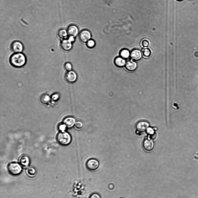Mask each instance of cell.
<instances>
[{"label": "cell", "mask_w": 198, "mask_h": 198, "mask_svg": "<svg viewBox=\"0 0 198 198\" xmlns=\"http://www.w3.org/2000/svg\"><path fill=\"white\" fill-rule=\"evenodd\" d=\"M141 46L143 48H146L149 46L150 43L148 39H143L141 40Z\"/></svg>", "instance_id": "obj_23"}, {"label": "cell", "mask_w": 198, "mask_h": 198, "mask_svg": "<svg viewBox=\"0 0 198 198\" xmlns=\"http://www.w3.org/2000/svg\"><path fill=\"white\" fill-rule=\"evenodd\" d=\"M67 31L68 35L70 37L74 38L77 35L78 33L77 27L74 25L69 26L67 28Z\"/></svg>", "instance_id": "obj_10"}, {"label": "cell", "mask_w": 198, "mask_h": 198, "mask_svg": "<svg viewBox=\"0 0 198 198\" xmlns=\"http://www.w3.org/2000/svg\"><path fill=\"white\" fill-rule=\"evenodd\" d=\"M7 169L10 174L14 176L20 174L22 170L20 164L14 162L9 163L7 166Z\"/></svg>", "instance_id": "obj_3"}, {"label": "cell", "mask_w": 198, "mask_h": 198, "mask_svg": "<svg viewBox=\"0 0 198 198\" xmlns=\"http://www.w3.org/2000/svg\"><path fill=\"white\" fill-rule=\"evenodd\" d=\"M9 62L13 67L19 68L23 67L26 64V58L25 55L22 53H14L10 57Z\"/></svg>", "instance_id": "obj_1"}, {"label": "cell", "mask_w": 198, "mask_h": 198, "mask_svg": "<svg viewBox=\"0 0 198 198\" xmlns=\"http://www.w3.org/2000/svg\"><path fill=\"white\" fill-rule=\"evenodd\" d=\"M66 127L65 125L63 124H61L59 125V129L61 132H64L66 129Z\"/></svg>", "instance_id": "obj_27"}, {"label": "cell", "mask_w": 198, "mask_h": 198, "mask_svg": "<svg viewBox=\"0 0 198 198\" xmlns=\"http://www.w3.org/2000/svg\"><path fill=\"white\" fill-rule=\"evenodd\" d=\"M26 172L27 175L30 177H34L36 173L35 169L32 166L28 167L26 170Z\"/></svg>", "instance_id": "obj_20"}, {"label": "cell", "mask_w": 198, "mask_h": 198, "mask_svg": "<svg viewBox=\"0 0 198 198\" xmlns=\"http://www.w3.org/2000/svg\"><path fill=\"white\" fill-rule=\"evenodd\" d=\"M80 40L82 42L86 43L90 39L91 34L90 32L87 30H84L79 33V36Z\"/></svg>", "instance_id": "obj_7"}, {"label": "cell", "mask_w": 198, "mask_h": 198, "mask_svg": "<svg viewBox=\"0 0 198 198\" xmlns=\"http://www.w3.org/2000/svg\"><path fill=\"white\" fill-rule=\"evenodd\" d=\"M86 46L89 48H94L95 45V42L94 40L90 39L86 43Z\"/></svg>", "instance_id": "obj_22"}, {"label": "cell", "mask_w": 198, "mask_h": 198, "mask_svg": "<svg viewBox=\"0 0 198 198\" xmlns=\"http://www.w3.org/2000/svg\"><path fill=\"white\" fill-rule=\"evenodd\" d=\"M99 166V162L97 160L95 159H90L86 163V168L90 171L96 170L98 168Z\"/></svg>", "instance_id": "obj_4"}, {"label": "cell", "mask_w": 198, "mask_h": 198, "mask_svg": "<svg viewBox=\"0 0 198 198\" xmlns=\"http://www.w3.org/2000/svg\"><path fill=\"white\" fill-rule=\"evenodd\" d=\"M89 198H101V197L98 193H94L92 194Z\"/></svg>", "instance_id": "obj_26"}, {"label": "cell", "mask_w": 198, "mask_h": 198, "mask_svg": "<svg viewBox=\"0 0 198 198\" xmlns=\"http://www.w3.org/2000/svg\"><path fill=\"white\" fill-rule=\"evenodd\" d=\"M177 0V1H182V0Z\"/></svg>", "instance_id": "obj_31"}, {"label": "cell", "mask_w": 198, "mask_h": 198, "mask_svg": "<svg viewBox=\"0 0 198 198\" xmlns=\"http://www.w3.org/2000/svg\"><path fill=\"white\" fill-rule=\"evenodd\" d=\"M142 56L145 59H148L149 58L152 54L151 49L148 48H143L141 51Z\"/></svg>", "instance_id": "obj_18"}, {"label": "cell", "mask_w": 198, "mask_h": 198, "mask_svg": "<svg viewBox=\"0 0 198 198\" xmlns=\"http://www.w3.org/2000/svg\"><path fill=\"white\" fill-rule=\"evenodd\" d=\"M130 51L128 49L123 48L120 51L119 56L126 60L130 57Z\"/></svg>", "instance_id": "obj_17"}, {"label": "cell", "mask_w": 198, "mask_h": 198, "mask_svg": "<svg viewBox=\"0 0 198 198\" xmlns=\"http://www.w3.org/2000/svg\"><path fill=\"white\" fill-rule=\"evenodd\" d=\"M75 119L71 117L66 118L63 121V124L68 128H71L73 127L75 125Z\"/></svg>", "instance_id": "obj_15"}, {"label": "cell", "mask_w": 198, "mask_h": 198, "mask_svg": "<svg viewBox=\"0 0 198 198\" xmlns=\"http://www.w3.org/2000/svg\"><path fill=\"white\" fill-rule=\"evenodd\" d=\"M142 57L141 51L138 49H134L130 51V57L133 60L138 61Z\"/></svg>", "instance_id": "obj_11"}, {"label": "cell", "mask_w": 198, "mask_h": 198, "mask_svg": "<svg viewBox=\"0 0 198 198\" xmlns=\"http://www.w3.org/2000/svg\"><path fill=\"white\" fill-rule=\"evenodd\" d=\"M72 41L69 39H64L60 43V46L63 50L68 51L71 49L72 47Z\"/></svg>", "instance_id": "obj_8"}, {"label": "cell", "mask_w": 198, "mask_h": 198, "mask_svg": "<svg viewBox=\"0 0 198 198\" xmlns=\"http://www.w3.org/2000/svg\"><path fill=\"white\" fill-rule=\"evenodd\" d=\"M65 69L67 71L72 70V66L70 62H66L64 65Z\"/></svg>", "instance_id": "obj_24"}, {"label": "cell", "mask_w": 198, "mask_h": 198, "mask_svg": "<svg viewBox=\"0 0 198 198\" xmlns=\"http://www.w3.org/2000/svg\"><path fill=\"white\" fill-rule=\"evenodd\" d=\"M50 100V96L47 94H44L40 98V101L43 103H46L48 102Z\"/></svg>", "instance_id": "obj_21"}, {"label": "cell", "mask_w": 198, "mask_h": 198, "mask_svg": "<svg viewBox=\"0 0 198 198\" xmlns=\"http://www.w3.org/2000/svg\"><path fill=\"white\" fill-rule=\"evenodd\" d=\"M149 126L148 123L145 121H140L138 122L135 126L137 130L140 132H143L148 129Z\"/></svg>", "instance_id": "obj_9"}, {"label": "cell", "mask_w": 198, "mask_h": 198, "mask_svg": "<svg viewBox=\"0 0 198 198\" xmlns=\"http://www.w3.org/2000/svg\"><path fill=\"white\" fill-rule=\"evenodd\" d=\"M126 60L120 56L115 58L114 60L115 65L118 67H122L125 66L126 63Z\"/></svg>", "instance_id": "obj_16"}, {"label": "cell", "mask_w": 198, "mask_h": 198, "mask_svg": "<svg viewBox=\"0 0 198 198\" xmlns=\"http://www.w3.org/2000/svg\"><path fill=\"white\" fill-rule=\"evenodd\" d=\"M19 162L22 167L25 168L27 167L29 165L30 159L28 156L23 155L19 158Z\"/></svg>", "instance_id": "obj_12"}, {"label": "cell", "mask_w": 198, "mask_h": 198, "mask_svg": "<svg viewBox=\"0 0 198 198\" xmlns=\"http://www.w3.org/2000/svg\"><path fill=\"white\" fill-rule=\"evenodd\" d=\"M193 56L196 59H198V50H196L194 51L192 53Z\"/></svg>", "instance_id": "obj_28"}, {"label": "cell", "mask_w": 198, "mask_h": 198, "mask_svg": "<svg viewBox=\"0 0 198 198\" xmlns=\"http://www.w3.org/2000/svg\"><path fill=\"white\" fill-rule=\"evenodd\" d=\"M143 146L146 151L150 152L153 149L154 143L151 140L146 139L144 140L143 142Z\"/></svg>", "instance_id": "obj_13"}, {"label": "cell", "mask_w": 198, "mask_h": 198, "mask_svg": "<svg viewBox=\"0 0 198 198\" xmlns=\"http://www.w3.org/2000/svg\"><path fill=\"white\" fill-rule=\"evenodd\" d=\"M137 66V63L133 60H130L126 62L125 66V69L129 71H132L135 70Z\"/></svg>", "instance_id": "obj_14"}, {"label": "cell", "mask_w": 198, "mask_h": 198, "mask_svg": "<svg viewBox=\"0 0 198 198\" xmlns=\"http://www.w3.org/2000/svg\"><path fill=\"white\" fill-rule=\"evenodd\" d=\"M147 132L148 133L150 134H154V131L151 128H148V129H147Z\"/></svg>", "instance_id": "obj_30"}, {"label": "cell", "mask_w": 198, "mask_h": 198, "mask_svg": "<svg viewBox=\"0 0 198 198\" xmlns=\"http://www.w3.org/2000/svg\"><path fill=\"white\" fill-rule=\"evenodd\" d=\"M75 127L79 129L81 128L83 126L82 122L80 121H77L75 122Z\"/></svg>", "instance_id": "obj_25"}, {"label": "cell", "mask_w": 198, "mask_h": 198, "mask_svg": "<svg viewBox=\"0 0 198 198\" xmlns=\"http://www.w3.org/2000/svg\"><path fill=\"white\" fill-rule=\"evenodd\" d=\"M57 34L60 39H62L66 38L68 35L67 31L63 28L59 30L58 31Z\"/></svg>", "instance_id": "obj_19"}, {"label": "cell", "mask_w": 198, "mask_h": 198, "mask_svg": "<svg viewBox=\"0 0 198 198\" xmlns=\"http://www.w3.org/2000/svg\"><path fill=\"white\" fill-rule=\"evenodd\" d=\"M10 48L11 50L15 53H21L23 50V46L20 41H15L11 43Z\"/></svg>", "instance_id": "obj_5"}, {"label": "cell", "mask_w": 198, "mask_h": 198, "mask_svg": "<svg viewBox=\"0 0 198 198\" xmlns=\"http://www.w3.org/2000/svg\"><path fill=\"white\" fill-rule=\"evenodd\" d=\"M59 97V95L57 94H54L52 95L51 98L53 100H57Z\"/></svg>", "instance_id": "obj_29"}, {"label": "cell", "mask_w": 198, "mask_h": 198, "mask_svg": "<svg viewBox=\"0 0 198 198\" xmlns=\"http://www.w3.org/2000/svg\"><path fill=\"white\" fill-rule=\"evenodd\" d=\"M77 75L74 71H67L65 75V79L68 82L72 83L75 82L77 79Z\"/></svg>", "instance_id": "obj_6"}, {"label": "cell", "mask_w": 198, "mask_h": 198, "mask_svg": "<svg viewBox=\"0 0 198 198\" xmlns=\"http://www.w3.org/2000/svg\"><path fill=\"white\" fill-rule=\"evenodd\" d=\"M57 139L60 144L65 145H68L70 143L71 138L69 133L64 131L59 132L57 134Z\"/></svg>", "instance_id": "obj_2"}]
</instances>
